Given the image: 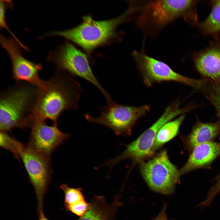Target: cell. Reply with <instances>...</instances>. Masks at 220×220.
Returning a JSON list of instances; mask_svg holds the SVG:
<instances>
[{
	"instance_id": "obj_1",
	"label": "cell",
	"mask_w": 220,
	"mask_h": 220,
	"mask_svg": "<svg viewBox=\"0 0 220 220\" xmlns=\"http://www.w3.org/2000/svg\"><path fill=\"white\" fill-rule=\"evenodd\" d=\"M82 91L75 76L56 69L43 86L38 89L33 111L34 120L50 119L57 124L65 111L75 110Z\"/></svg>"
},
{
	"instance_id": "obj_2",
	"label": "cell",
	"mask_w": 220,
	"mask_h": 220,
	"mask_svg": "<svg viewBox=\"0 0 220 220\" xmlns=\"http://www.w3.org/2000/svg\"><path fill=\"white\" fill-rule=\"evenodd\" d=\"M38 88L25 82H16L0 94V131L30 127Z\"/></svg>"
},
{
	"instance_id": "obj_3",
	"label": "cell",
	"mask_w": 220,
	"mask_h": 220,
	"mask_svg": "<svg viewBox=\"0 0 220 220\" xmlns=\"http://www.w3.org/2000/svg\"><path fill=\"white\" fill-rule=\"evenodd\" d=\"M135 10L130 7L120 16L113 19L96 20L90 15L83 16L82 21L78 26L70 29L55 31L43 35L63 37L78 45L89 54L97 48L107 44L117 36L118 26L126 20Z\"/></svg>"
},
{
	"instance_id": "obj_4",
	"label": "cell",
	"mask_w": 220,
	"mask_h": 220,
	"mask_svg": "<svg viewBox=\"0 0 220 220\" xmlns=\"http://www.w3.org/2000/svg\"><path fill=\"white\" fill-rule=\"evenodd\" d=\"M197 0H155L142 8L138 23L141 28L146 26L161 28L174 20L183 17L191 25H198L196 6Z\"/></svg>"
},
{
	"instance_id": "obj_5",
	"label": "cell",
	"mask_w": 220,
	"mask_h": 220,
	"mask_svg": "<svg viewBox=\"0 0 220 220\" xmlns=\"http://www.w3.org/2000/svg\"><path fill=\"white\" fill-rule=\"evenodd\" d=\"M178 100L170 104L160 117L134 141L127 145L120 154L109 160L104 164L111 169L121 161L131 159L134 163H141L152 156V148L157 133L165 123L178 116L186 112L185 108H181Z\"/></svg>"
},
{
	"instance_id": "obj_6",
	"label": "cell",
	"mask_w": 220,
	"mask_h": 220,
	"mask_svg": "<svg viewBox=\"0 0 220 220\" xmlns=\"http://www.w3.org/2000/svg\"><path fill=\"white\" fill-rule=\"evenodd\" d=\"M47 60L53 64L56 69L79 77L92 83L102 93L107 102L112 101L94 75L86 55L71 43L66 42L50 51Z\"/></svg>"
},
{
	"instance_id": "obj_7",
	"label": "cell",
	"mask_w": 220,
	"mask_h": 220,
	"mask_svg": "<svg viewBox=\"0 0 220 220\" xmlns=\"http://www.w3.org/2000/svg\"><path fill=\"white\" fill-rule=\"evenodd\" d=\"M100 115L94 117L86 114L85 117L89 122L94 123L112 130L117 135H130L137 121L150 110V106L144 105L132 106L116 103L101 107Z\"/></svg>"
},
{
	"instance_id": "obj_8",
	"label": "cell",
	"mask_w": 220,
	"mask_h": 220,
	"mask_svg": "<svg viewBox=\"0 0 220 220\" xmlns=\"http://www.w3.org/2000/svg\"><path fill=\"white\" fill-rule=\"evenodd\" d=\"M140 164L142 175L152 189L165 195L173 192L181 175L177 167L170 160L166 150Z\"/></svg>"
},
{
	"instance_id": "obj_9",
	"label": "cell",
	"mask_w": 220,
	"mask_h": 220,
	"mask_svg": "<svg viewBox=\"0 0 220 220\" xmlns=\"http://www.w3.org/2000/svg\"><path fill=\"white\" fill-rule=\"evenodd\" d=\"M132 56L137 64L144 83L147 86L156 83L173 81L200 89L202 82L182 75L174 71L167 64L146 55L134 51Z\"/></svg>"
},
{
	"instance_id": "obj_10",
	"label": "cell",
	"mask_w": 220,
	"mask_h": 220,
	"mask_svg": "<svg viewBox=\"0 0 220 220\" xmlns=\"http://www.w3.org/2000/svg\"><path fill=\"white\" fill-rule=\"evenodd\" d=\"M20 159L23 162L30 182L34 189L39 215L43 213L44 196L51 178L50 158L35 152L27 145H24L21 152Z\"/></svg>"
},
{
	"instance_id": "obj_11",
	"label": "cell",
	"mask_w": 220,
	"mask_h": 220,
	"mask_svg": "<svg viewBox=\"0 0 220 220\" xmlns=\"http://www.w3.org/2000/svg\"><path fill=\"white\" fill-rule=\"evenodd\" d=\"M0 41L10 58L12 76L16 82H25L39 88H42L45 80L42 79L39 75L42 69V64L35 63L25 58L22 55L23 48L14 39L10 37L6 38L1 34Z\"/></svg>"
},
{
	"instance_id": "obj_12",
	"label": "cell",
	"mask_w": 220,
	"mask_h": 220,
	"mask_svg": "<svg viewBox=\"0 0 220 220\" xmlns=\"http://www.w3.org/2000/svg\"><path fill=\"white\" fill-rule=\"evenodd\" d=\"M27 145L35 152L50 158L54 151L68 139L70 135L61 132L57 124L49 126L46 121H35Z\"/></svg>"
},
{
	"instance_id": "obj_13",
	"label": "cell",
	"mask_w": 220,
	"mask_h": 220,
	"mask_svg": "<svg viewBox=\"0 0 220 220\" xmlns=\"http://www.w3.org/2000/svg\"><path fill=\"white\" fill-rule=\"evenodd\" d=\"M192 59L195 68L208 83L220 82V38L214 37L208 46L202 50L193 52Z\"/></svg>"
},
{
	"instance_id": "obj_14",
	"label": "cell",
	"mask_w": 220,
	"mask_h": 220,
	"mask_svg": "<svg viewBox=\"0 0 220 220\" xmlns=\"http://www.w3.org/2000/svg\"><path fill=\"white\" fill-rule=\"evenodd\" d=\"M185 163L180 170L181 175L195 170L207 168L220 155V142L210 141L195 147Z\"/></svg>"
},
{
	"instance_id": "obj_15",
	"label": "cell",
	"mask_w": 220,
	"mask_h": 220,
	"mask_svg": "<svg viewBox=\"0 0 220 220\" xmlns=\"http://www.w3.org/2000/svg\"><path fill=\"white\" fill-rule=\"evenodd\" d=\"M220 133V120L213 123L197 121L190 133L182 137L185 148L191 151L200 144L213 141Z\"/></svg>"
},
{
	"instance_id": "obj_16",
	"label": "cell",
	"mask_w": 220,
	"mask_h": 220,
	"mask_svg": "<svg viewBox=\"0 0 220 220\" xmlns=\"http://www.w3.org/2000/svg\"><path fill=\"white\" fill-rule=\"evenodd\" d=\"M118 196L109 204L103 196H95L87 211L78 220H115L118 208L122 205Z\"/></svg>"
},
{
	"instance_id": "obj_17",
	"label": "cell",
	"mask_w": 220,
	"mask_h": 220,
	"mask_svg": "<svg viewBox=\"0 0 220 220\" xmlns=\"http://www.w3.org/2000/svg\"><path fill=\"white\" fill-rule=\"evenodd\" d=\"M60 188L64 194L66 208L80 217L83 215L89 209L90 203L86 201L82 189L70 187L65 184L61 185Z\"/></svg>"
},
{
	"instance_id": "obj_18",
	"label": "cell",
	"mask_w": 220,
	"mask_h": 220,
	"mask_svg": "<svg viewBox=\"0 0 220 220\" xmlns=\"http://www.w3.org/2000/svg\"><path fill=\"white\" fill-rule=\"evenodd\" d=\"M211 12L207 18L198 25L205 35L218 36L220 34V0L210 1Z\"/></svg>"
},
{
	"instance_id": "obj_19",
	"label": "cell",
	"mask_w": 220,
	"mask_h": 220,
	"mask_svg": "<svg viewBox=\"0 0 220 220\" xmlns=\"http://www.w3.org/2000/svg\"><path fill=\"white\" fill-rule=\"evenodd\" d=\"M185 118L184 115L164 124L158 131L152 148L155 151L164 144L174 138L178 134L180 127Z\"/></svg>"
},
{
	"instance_id": "obj_20",
	"label": "cell",
	"mask_w": 220,
	"mask_h": 220,
	"mask_svg": "<svg viewBox=\"0 0 220 220\" xmlns=\"http://www.w3.org/2000/svg\"><path fill=\"white\" fill-rule=\"evenodd\" d=\"M200 90L214 106L220 120V82L211 84L203 82Z\"/></svg>"
},
{
	"instance_id": "obj_21",
	"label": "cell",
	"mask_w": 220,
	"mask_h": 220,
	"mask_svg": "<svg viewBox=\"0 0 220 220\" xmlns=\"http://www.w3.org/2000/svg\"><path fill=\"white\" fill-rule=\"evenodd\" d=\"M0 146L11 152L16 158L19 159L24 145L10 136L7 132L0 131Z\"/></svg>"
},
{
	"instance_id": "obj_22",
	"label": "cell",
	"mask_w": 220,
	"mask_h": 220,
	"mask_svg": "<svg viewBox=\"0 0 220 220\" xmlns=\"http://www.w3.org/2000/svg\"><path fill=\"white\" fill-rule=\"evenodd\" d=\"M0 27L1 28H4L6 29L11 34L13 38L25 50L28 51V48L24 46L16 38L8 28L6 20V9L8 8L12 9L13 4L12 1L10 0H1L0 4Z\"/></svg>"
},
{
	"instance_id": "obj_23",
	"label": "cell",
	"mask_w": 220,
	"mask_h": 220,
	"mask_svg": "<svg viewBox=\"0 0 220 220\" xmlns=\"http://www.w3.org/2000/svg\"><path fill=\"white\" fill-rule=\"evenodd\" d=\"M214 185L210 189L205 200L201 203L204 207L210 205L214 198L220 192V174L214 179Z\"/></svg>"
},
{
	"instance_id": "obj_24",
	"label": "cell",
	"mask_w": 220,
	"mask_h": 220,
	"mask_svg": "<svg viewBox=\"0 0 220 220\" xmlns=\"http://www.w3.org/2000/svg\"><path fill=\"white\" fill-rule=\"evenodd\" d=\"M166 205H164L162 211L154 220H167L166 214Z\"/></svg>"
},
{
	"instance_id": "obj_25",
	"label": "cell",
	"mask_w": 220,
	"mask_h": 220,
	"mask_svg": "<svg viewBox=\"0 0 220 220\" xmlns=\"http://www.w3.org/2000/svg\"><path fill=\"white\" fill-rule=\"evenodd\" d=\"M38 220H49L47 218L44 213H42L39 215V218Z\"/></svg>"
}]
</instances>
